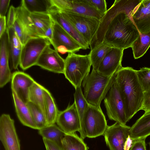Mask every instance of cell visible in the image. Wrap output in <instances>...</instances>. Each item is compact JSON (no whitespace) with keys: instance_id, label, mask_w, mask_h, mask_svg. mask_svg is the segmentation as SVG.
I'll use <instances>...</instances> for the list:
<instances>
[{"instance_id":"1","label":"cell","mask_w":150,"mask_h":150,"mask_svg":"<svg viewBox=\"0 0 150 150\" xmlns=\"http://www.w3.org/2000/svg\"><path fill=\"white\" fill-rule=\"evenodd\" d=\"M140 35L127 11L108 10L100 20L95 38L99 41L103 40V42L111 47L124 50L131 47Z\"/></svg>"},{"instance_id":"2","label":"cell","mask_w":150,"mask_h":150,"mask_svg":"<svg viewBox=\"0 0 150 150\" xmlns=\"http://www.w3.org/2000/svg\"><path fill=\"white\" fill-rule=\"evenodd\" d=\"M115 80L123 102L128 122L141 110L144 91L138 80L137 70L132 67H122L116 72Z\"/></svg>"},{"instance_id":"3","label":"cell","mask_w":150,"mask_h":150,"mask_svg":"<svg viewBox=\"0 0 150 150\" xmlns=\"http://www.w3.org/2000/svg\"><path fill=\"white\" fill-rule=\"evenodd\" d=\"M116 72L110 76H104L93 70L83 80V95L90 104L100 107L115 80Z\"/></svg>"},{"instance_id":"4","label":"cell","mask_w":150,"mask_h":150,"mask_svg":"<svg viewBox=\"0 0 150 150\" xmlns=\"http://www.w3.org/2000/svg\"><path fill=\"white\" fill-rule=\"evenodd\" d=\"M91 65L89 54L68 53L65 59L64 74L75 89L81 86L84 79L89 74Z\"/></svg>"},{"instance_id":"5","label":"cell","mask_w":150,"mask_h":150,"mask_svg":"<svg viewBox=\"0 0 150 150\" xmlns=\"http://www.w3.org/2000/svg\"><path fill=\"white\" fill-rule=\"evenodd\" d=\"M79 132L83 139L103 135L108 126L105 116L100 107L89 104L81 121Z\"/></svg>"},{"instance_id":"6","label":"cell","mask_w":150,"mask_h":150,"mask_svg":"<svg viewBox=\"0 0 150 150\" xmlns=\"http://www.w3.org/2000/svg\"><path fill=\"white\" fill-rule=\"evenodd\" d=\"M31 12L24 0L16 8L15 20L13 27L23 46L30 38L40 37L30 16Z\"/></svg>"},{"instance_id":"7","label":"cell","mask_w":150,"mask_h":150,"mask_svg":"<svg viewBox=\"0 0 150 150\" xmlns=\"http://www.w3.org/2000/svg\"><path fill=\"white\" fill-rule=\"evenodd\" d=\"M50 44L48 39L43 37H34L29 39L21 50L19 62L20 67L25 70L36 65L45 48Z\"/></svg>"},{"instance_id":"8","label":"cell","mask_w":150,"mask_h":150,"mask_svg":"<svg viewBox=\"0 0 150 150\" xmlns=\"http://www.w3.org/2000/svg\"><path fill=\"white\" fill-rule=\"evenodd\" d=\"M104 103L109 119L126 125L127 121L124 104L115 79L104 99Z\"/></svg>"},{"instance_id":"9","label":"cell","mask_w":150,"mask_h":150,"mask_svg":"<svg viewBox=\"0 0 150 150\" xmlns=\"http://www.w3.org/2000/svg\"><path fill=\"white\" fill-rule=\"evenodd\" d=\"M59 11L75 28L90 46L99 28L100 20L66 11Z\"/></svg>"},{"instance_id":"10","label":"cell","mask_w":150,"mask_h":150,"mask_svg":"<svg viewBox=\"0 0 150 150\" xmlns=\"http://www.w3.org/2000/svg\"><path fill=\"white\" fill-rule=\"evenodd\" d=\"M53 21V35L51 44L62 54L75 53L82 47L60 25Z\"/></svg>"},{"instance_id":"11","label":"cell","mask_w":150,"mask_h":150,"mask_svg":"<svg viewBox=\"0 0 150 150\" xmlns=\"http://www.w3.org/2000/svg\"><path fill=\"white\" fill-rule=\"evenodd\" d=\"M0 140L5 150H21L14 120L8 114H3L0 117Z\"/></svg>"},{"instance_id":"12","label":"cell","mask_w":150,"mask_h":150,"mask_svg":"<svg viewBox=\"0 0 150 150\" xmlns=\"http://www.w3.org/2000/svg\"><path fill=\"white\" fill-rule=\"evenodd\" d=\"M130 127L116 122L108 126L103 135L106 144L110 150H124Z\"/></svg>"},{"instance_id":"13","label":"cell","mask_w":150,"mask_h":150,"mask_svg":"<svg viewBox=\"0 0 150 150\" xmlns=\"http://www.w3.org/2000/svg\"><path fill=\"white\" fill-rule=\"evenodd\" d=\"M56 123L66 134L80 132L81 120L74 102L64 110L59 111Z\"/></svg>"},{"instance_id":"14","label":"cell","mask_w":150,"mask_h":150,"mask_svg":"<svg viewBox=\"0 0 150 150\" xmlns=\"http://www.w3.org/2000/svg\"><path fill=\"white\" fill-rule=\"evenodd\" d=\"M48 45L45 48L36 65L48 71L59 74H64L65 59L55 50Z\"/></svg>"},{"instance_id":"15","label":"cell","mask_w":150,"mask_h":150,"mask_svg":"<svg viewBox=\"0 0 150 150\" xmlns=\"http://www.w3.org/2000/svg\"><path fill=\"white\" fill-rule=\"evenodd\" d=\"M123 51L124 50L112 47L101 62L98 71L107 76L115 74L122 67Z\"/></svg>"},{"instance_id":"16","label":"cell","mask_w":150,"mask_h":150,"mask_svg":"<svg viewBox=\"0 0 150 150\" xmlns=\"http://www.w3.org/2000/svg\"><path fill=\"white\" fill-rule=\"evenodd\" d=\"M11 81L12 91L20 99L27 103L28 102L29 88L35 81L29 75L20 71L12 74Z\"/></svg>"},{"instance_id":"17","label":"cell","mask_w":150,"mask_h":150,"mask_svg":"<svg viewBox=\"0 0 150 150\" xmlns=\"http://www.w3.org/2000/svg\"><path fill=\"white\" fill-rule=\"evenodd\" d=\"M0 87L11 81L12 74L9 65L8 36V29L0 37Z\"/></svg>"},{"instance_id":"18","label":"cell","mask_w":150,"mask_h":150,"mask_svg":"<svg viewBox=\"0 0 150 150\" xmlns=\"http://www.w3.org/2000/svg\"><path fill=\"white\" fill-rule=\"evenodd\" d=\"M131 18L140 33L150 32V0H142L133 11Z\"/></svg>"},{"instance_id":"19","label":"cell","mask_w":150,"mask_h":150,"mask_svg":"<svg viewBox=\"0 0 150 150\" xmlns=\"http://www.w3.org/2000/svg\"><path fill=\"white\" fill-rule=\"evenodd\" d=\"M47 12L53 20L60 25L82 47L83 49L89 48V45L83 37L58 9L54 7H49Z\"/></svg>"},{"instance_id":"20","label":"cell","mask_w":150,"mask_h":150,"mask_svg":"<svg viewBox=\"0 0 150 150\" xmlns=\"http://www.w3.org/2000/svg\"><path fill=\"white\" fill-rule=\"evenodd\" d=\"M7 29L8 36L10 68L11 70L16 69L19 65L23 45L13 27L7 28Z\"/></svg>"},{"instance_id":"21","label":"cell","mask_w":150,"mask_h":150,"mask_svg":"<svg viewBox=\"0 0 150 150\" xmlns=\"http://www.w3.org/2000/svg\"><path fill=\"white\" fill-rule=\"evenodd\" d=\"M150 135V112H146L130 127L129 136L133 141L146 139Z\"/></svg>"},{"instance_id":"22","label":"cell","mask_w":150,"mask_h":150,"mask_svg":"<svg viewBox=\"0 0 150 150\" xmlns=\"http://www.w3.org/2000/svg\"><path fill=\"white\" fill-rule=\"evenodd\" d=\"M12 92L16 112L20 122L25 126L38 129L27 103L20 99L14 91Z\"/></svg>"},{"instance_id":"23","label":"cell","mask_w":150,"mask_h":150,"mask_svg":"<svg viewBox=\"0 0 150 150\" xmlns=\"http://www.w3.org/2000/svg\"><path fill=\"white\" fill-rule=\"evenodd\" d=\"M67 12L94 17L100 20L105 15L89 5L85 0H72L71 8Z\"/></svg>"},{"instance_id":"24","label":"cell","mask_w":150,"mask_h":150,"mask_svg":"<svg viewBox=\"0 0 150 150\" xmlns=\"http://www.w3.org/2000/svg\"><path fill=\"white\" fill-rule=\"evenodd\" d=\"M30 16L40 37H44L46 31L52 22L50 15L47 12H31Z\"/></svg>"},{"instance_id":"25","label":"cell","mask_w":150,"mask_h":150,"mask_svg":"<svg viewBox=\"0 0 150 150\" xmlns=\"http://www.w3.org/2000/svg\"><path fill=\"white\" fill-rule=\"evenodd\" d=\"M44 92L46 117L47 126H48L55 124L59 111L51 93L45 87Z\"/></svg>"},{"instance_id":"26","label":"cell","mask_w":150,"mask_h":150,"mask_svg":"<svg viewBox=\"0 0 150 150\" xmlns=\"http://www.w3.org/2000/svg\"><path fill=\"white\" fill-rule=\"evenodd\" d=\"M44 87L35 81L30 87L28 93V102L38 107L46 116Z\"/></svg>"},{"instance_id":"27","label":"cell","mask_w":150,"mask_h":150,"mask_svg":"<svg viewBox=\"0 0 150 150\" xmlns=\"http://www.w3.org/2000/svg\"><path fill=\"white\" fill-rule=\"evenodd\" d=\"M38 133L42 138L54 141L62 147V140L66 134L55 124L39 130Z\"/></svg>"},{"instance_id":"28","label":"cell","mask_w":150,"mask_h":150,"mask_svg":"<svg viewBox=\"0 0 150 150\" xmlns=\"http://www.w3.org/2000/svg\"><path fill=\"white\" fill-rule=\"evenodd\" d=\"M63 150H88L83 139L75 133L66 134L62 140Z\"/></svg>"},{"instance_id":"29","label":"cell","mask_w":150,"mask_h":150,"mask_svg":"<svg viewBox=\"0 0 150 150\" xmlns=\"http://www.w3.org/2000/svg\"><path fill=\"white\" fill-rule=\"evenodd\" d=\"M150 47V32L140 35L133 43L132 48L133 56L138 59L143 56Z\"/></svg>"},{"instance_id":"30","label":"cell","mask_w":150,"mask_h":150,"mask_svg":"<svg viewBox=\"0 0 150 150\" xmlns=\"http://www.w3.org/2000/svg\"><path fill=\"white\" fill-rule=\"evenodd\" d=\"M112 47L103 42L91 50L89 54L93 67L92 70L98 71L101 62Z\"/></svg>"},{"instance_id":"31","label":"cell","mask_w":150,"mask_h":150,"mask_svg":"<svg viewBox=\"0 0 150 150\" xmlns=\"http://www.w3.org/2000/svg\"><path fill=\"white\" fill-rule=\"evenodd\" d=\"M27 104L30 109L38 130L47 126V123L46 117L42 110L37 105L31 102H28Z\"/></svg>"},{"instance_id":"32","label":"cell","mask_w":150,"mask_h":150,"mask_svg":"<svg viewBox=\"0 0 150 150\" xmlns=\"http://www.w3.org/2000/svg\"><path fill=\"white\" fill-rule=\"evenodd\" d=\"M75 90V91L74 94V102L79 115L81 122L84 114L89 106V104L88 102L84 96L81 86L77 87Z\"/></svg>"},{"instance_id":"33","label":"cell","mask_w":150,"mask_h":150,"mask_svg":"<svg viewBox=\"0 0 150 150\" xmlns=\"http://www.w3.org/2000/svg\"><path fill=\"white\" fill-rule=\"evenodd\" d=\"M139 81L144 92L150 89V68L144 67L137 70Z\"/></svg>"},{"instance_id":"34","label":"cell","mask_w":150,"mask_h":150,"mask_svg":"<svg viewBox=\"0 0 150 150\" xmlns=\"http://www.w3.org/2000/svg\"><path fill=\"white\" fill-rule=\"evenodd\" d=\"M91 6L105 14L107 11V3L105 0H85Z\"/></svg>"},{"instance_id":"35","label":"cell","mask_w":150,"mask_h":150,"mask_svg":"<svg viewBox=\"0 0 150 150\" xmlns=\"http://www.w3.org/2000/svg\"><path fill=\"white\" fill-rule=\"evenodd\" d=\"M16 8L12 5L11 6L9 9L7 16V27L9 28L13 26L15 20Z\"/></svg>"},{"instance_id":"36","label":"cell","mask_w":150,"mask_h":150,"mask_svg":"<svg viewBox=\"0 0 150 150\" xmlns=\"http://www.w3.org/2000/svg\"><path fill=\"white\" fill-rule=\"evenodd\" d=\"M42 139L46 150H63L62 147L55 142L45 138Z\"/></svg>"},{"instance_id":"37","label":"cell","mask_w":150,"mask_h":150,"mask_svg":"<svg viewBox=\"0 0 150 150\" xmlns=\"http://www.w3.org/2000/svg\"><path fill=\"white\" fill-rule=\"evenodd\" d=\"M141 110L145 112H150V89L144 92L143 104Z\"/></svg>"},{"instance_id":"38","label":"cell","mask_w":150,"mask_h":150,"mask_svg":"<svg viewBox=\"0 0 150 150\" xmlns=\"http://www.w3.org/2000/svg\"><path fill=\"white\" fill-rule=\"evenodd\" d=\"M145 140L143 139L133 141L129 150H146Z\"/></svg>"},{"instance_id":"39","label":"cell","mask_w":150,"mask_h":150,"mask_svg":"<svg viewBox=\"0 0 150 150\" xmlns=\"http://www.w3.org/2000/svg\"><path fill=\"white\" fill-rule=\"evenodd\" d=\"M10 0H0V16H5L10 3Z\"/></svg>"},{"instance_id":"40","label":"cell","mask_w":150,"mask_h":150,"mask_svg":"<svg viewBox=\"0 0 150 150\" xmlns=\"http://www.w3.org/2000/svg\"><path fill=\"white\" fill-rule=\"evenodd\" d=\"M25 3L28 9L33 8L35 9L39 8L40 1L36 0H25Z\"/></svg>"},{"instance_id":"41","label":"cell","mask_w":150,"mask_h":150,"mask_svg":"<svg viewBox=\"0 0 150 150\" xmlns=\"http://www.w3.org/2000/svg\"><path fill=\"white\" fill-rule=\"evenodd\" d=\"M6 17L0 16V37L4 33L7 29Z\"/></svg>"},{"instance_id":"42","label":"cell","mask_w":150,"mask_h":150,"mask_svg":"<svg viewBox=\"0 0 150 150\" xmlns=\"http://www.w3.org/2000/svg\"><path fill=\"white\" fill-rule=\"evenodd\" d=\"M53 32V21L52 24L45 32L44 37L47 38L50 41V44L52 41Z\"/></svg>"},{"instance_id":"43","label":"cell","mask_w":150,"mask_h":150,"mask_svg":"<svg viewBox=\"0 0 150 150\" xmlns=\"http://www.w3.org/2000/svg\"><path fill=\"white\" fill-rule=\"evenodd\" d=\"M133 142V141L131 139L129 136L125 144L124 150H129Z\"/></svg>"},{"instance_id":"44","label":"cell","mask_w":150,"mask_h":150,"mask_svg":"<svg viewBox=\"0 0 150 150\" xmlns=\"http://www.w3.org/2000/svg\"><path fill=\"white\" fill-rule=\"evenodd\" d=\"M149 146H150V149H149V150H150V142H149Z\"/></svg>"}]
</instances>
